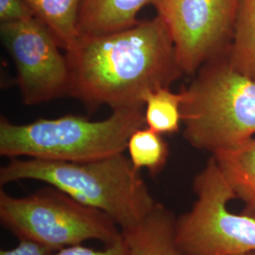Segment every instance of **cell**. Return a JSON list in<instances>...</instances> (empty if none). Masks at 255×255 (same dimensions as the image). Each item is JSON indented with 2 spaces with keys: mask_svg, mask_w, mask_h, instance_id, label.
<instances>
[{
  "mask_svg": "<svg viewBox=\"0 0 255 255\" xmlns=\"http://www.w3.org/2000/svg\"><path fill=\"white\" fill-rule=\"evenodd\" d=\"M68 95L90 108L145 106L147 92L169 87L182 72L160 16L104 35H80L65 50Z\"/></svg>",
  "mask_w": 255,
  "mask_h": 255,
  "instance_id": "6da1fadb",
  "label": "cell"
},
{
  "mask_svg": "<svg viewBox=\"0 0 255 255\" xmlns=\"http://www.w3.org/2000/svg\"><path fill=\"white\" fill-rule=\"evenodd\" d=\"M22 180L45 182L104 212L121 231L142 221L157 203L124 153L81 163L11 158L0 168L1 185Z\"/></svg>",
  "mask_w": 255,
  "mask_h": 255,
  "instance_id": "7a4b0ae2",
  "label": "cell"
},
{
  "mask_svg": "<svg viewBox=\"0 0 255 255\" xmlns=\"http://www.w3.org/2000/svg\"><path fill=\"white\" fill-rule=\"evenodd\" d=\"M144 108L114 110L101 121L70 115L14 124L1 117L0 155L81 163L124 153L129 137L146 124Z\"/></svg>",
  "mask_w": 255,
  "mask_h": 255,
  "instance_id": "3957f363",
  "label": "cell"
},
{
  "mask_svg": "<svg viewBox=\"0 0 255 255\" xmlns=\"http://www.w3.org/2000/svg\"><path fill=\"white\" fill-rule=\"evenodd\" d=\"M183 137L213 154L255 134V83L229 64L225 52L206 62L182 89Z\"/></svg>",
  "mask_w": 255,
  "mask_h": 255,
  "instance_id": "277c9868",
  "label": "cell"
},
{
  "mask_svg": "<svg viewBox=\"0 0 255 255\" xmlns=\"http://www.w3.org/2000/svg\"><path fill=\"white\" fill-rule=\"evenodd\" d=\"M0 221L19 240H29L51 252L97 240L110 245L122 237L107 214L86 206L54 186L26 197L0 190Z\"/></svg>",
  "mask_w": 255,
  "mask_h": 255,
  "instance_id": "5b68a950",
  "label": "cell"
},
{
  "mask_svg": "<svg viewBox=\"0 0 255 255\" xmlns=\"http://www.w3.org/2000/svg\"><path fill=\"white\" fill-rule=\"evenodd\" d=\"M192 209L175 224L179 247L187 255H244L255 252V219L228 208L237 194L212 156L194 180Z\"/></svg>",
  "mask_w": 255,
  "mask_h": 255,
  "instance_id": "8992f818",
  "label": "cell"
},
{
  "mask_svg": "<svg viewBox=\"0 0 255 255\" xmlns=\"http://www.w3.org/2000/svg\"><path fill=\"white\" fill-rule=\"evenodd\" d=\"M240 0H152L174 41L183 74L193 75L231 42Z\"/></svg>",
  "mask_w": 255,
  "mask_h": 255,
  "instance_id": "52a82bcc",
  "label": "cell"
},
{
  "mask_svg": "<svg viewBox=\"0 0 255 255\" xmlns=\"http://www.w3.org/2000/svg\"><path fill=\"white\" fill-rule=\"evenodd\" d=\"M3 44L16 68L22 101L33 106L53 101L69 91L65 55L52 31L36 16L1 23Z\"/></svg>",
  "mask_w": 255,
  "mask_h": 255,
  "instance_id": "ba28073f",
  "label": "cell"
},
{
  "mask_svg": "<svg viewBox=\"0 0 255 255\" xmlns=\"http://www.w3.org/2000/svg\"><path fill=\"white\" fill-rule=\"evenodd\" d=\"M175 224L171 213L156 203L142 221L122 231L128 255H187L176 241Z\"/></svg>",
  "mask_w": 255,
  "mask_h": 255,
  "instance_id": "9c48e42d",
  "label": "cell"
},
{
  "mask_svg": "<svg viewBox=\"0 0 255 255\" xmlns=\"http://www.w3.org/2000/svg\"><path fill=\"white\" fill-rule=\"evenodd\" d=\"M152 0H82L80 35H104L136 25L138 12Z\"/></svg>",
  "mask_w": 255,
  "mask_h": 255,
  "instance_id": "30bf717a",
  "label": "cell"
},
{
  "mask_svg": "<svg viewBox=\"0 0 255 255\" xmlns=\"http://www.w3.org/2000/svg\"><path fill=\"white\" fill-rule=\"evenodd\" d=\"M237 198L255 213V139L233 149L213 154Z\"/></svg>",
  "mask_w": 255,
  "mask_h": 255,
  "instance_id": "8fae6325",
  "label": "cell"
},
{
  "mask_svg": "<svg viewBox=\"0 0 255 255\" xmlns=\"http://www.w3.org/2000/svg\"><path fill=\"white\" fill-rule=\"evenodd\" d=\"M225 54L233 69L255 83V0H240Z\"/></svg>",
  "mask_w": 255,
  "mask_h": 255,
  "instance_id": "7c38bea8",
  "label": "cell"
},
{
  "mask_svg": "<svg viewBox=\"0 0 255 255\" xmlns=\"http://www.w3.org/2000/svg\"><path fill=\"white\" fill-rule=\"evenodd\" d=\"M35 16L67 50L79 37L78 21L82 0H26Z\"/></svg>",
  "mask_w": 255,
  "mask_h": 255,
  "instance_id": "4fadbf2b",
  "label": "cell"
},
{
  "mask_svg": "<svg viewBox=\"0 0 255 255\" xmlns=\"http://www.w3.org/2000/svg\"><path fill=\"white\" fill-rule=\"evenodd\" d=\"M182 102V93H174L169 87L147 92L144 97L146 125L162 135L179 131Z\"/></svg>",
  "mask_w": 255,
  "mask_h": 255,
  "instance_id": "5bb4252c",
  "label": "cell"
},
{
  "mask_svg": "<svg viewBox=\"0 0 255 255\" xmlns=\"http://www.w3.org/2000/svg\"><path fill=\"white\" fill-rule=\"evenodd\" d=\"M128 158L134 168L146 169L157 176L166 164L169 149L162 134L149 128H140L129 137L127 146Z\"/></svg>",
  "mask_w": 255,
  "mask_h": 255,
  "instance_id": "9a60e30c",
  "label": "cell"
},
{
  "mask_svg": "<svg viewBox=\"0 0 255 255\" xmlns=\"http://www.w3.org/2000/svg\"><path fill=\"white\" fill-rule=\"evenodd\" d=\"M49 255H128V247L123 236L103 250H95L79 244L54 251Z\"/></svg>",
  "mask_w": 255,
  "mask_h": 255,
  "instance_id": "2e32d148",
  "label": "cell"
},
{
  "mask_svg": "<svg viewBox=\"0 0 255 255\" xmlns=\"http://www.w3.org/2000/svg\"><path fill=\"white\" fill-rule=\"evenodd\" d=\"M34 16L33 10L26 0H0L1 23L16 22Z\"/></svg>",
  "mask_w": 255,
  "mask_h": 255,
  "instance_id": "e0dca14e",
  "label": "cell"
},
{
  "mask_svg": "<svg viewBox=\"0 0 255 255\" xmlns=\"http://www.w3.org/2000/svg\"><path fill=\"white\" fill-rule=\"evenodd\" d=\"M52 252L46 247L29 240H19L17 246L9 250H1L0 255H49Z\"/></svg>",
  "mask_w": 255,
  "mask_h": 255,
  "instance_id": "ac0fdd59",
  "label": "cell"
}]
</instances>
